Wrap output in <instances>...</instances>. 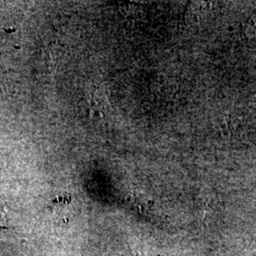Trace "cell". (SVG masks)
Wrapping results in <instances>:
<instances>
[{"label": "cell", "mask_w": 256, "mask_h": 256, "mask_svg": "<svg viewBox=\"0 0 256 256\" xmlns=\"http://www.w3.org/2000/svg\"><path fill=\"white\" fill-rule=\"evenodd\" d=\"M7 228H8L7 214L4 210L0 209V229H7Z\"/></svg>", "instance_id": "cell-2"}, {"label": "cell", "mask_w": 256, "mask_h": 256, "mask_svg": "<svg viewBox=\"0 0 256 256\" xmlns=\"http://www.w3.org/2000/svg\"><path fill=\"white\" fill-rule=\"evenodd\" d=\"M247 32L248 34L252 37L256 36V12L250 21Z\"/></svg>", "instance_id": "cell-1"}]
</instances>
